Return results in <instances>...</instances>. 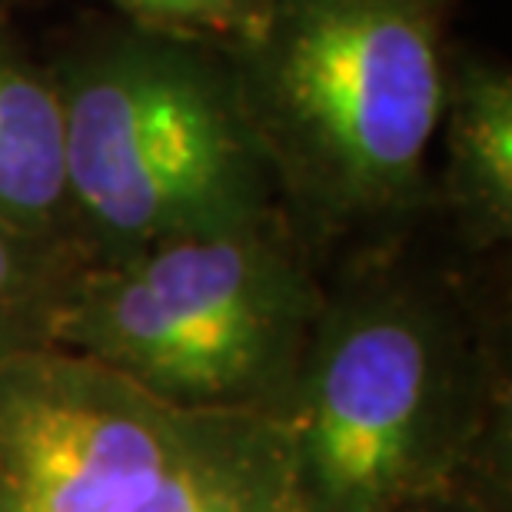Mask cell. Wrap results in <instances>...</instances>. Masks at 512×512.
Here are the masks:
<instances>
[{
    "mask_svg": "<svg viewBox=\"0 0 512 512\" xmlns=\"http://www.w3.org/2000/svg\"><path fill=\"white\" fill-rule=\"evenodd\" d=\"M396 240L353 250L290 403L306 512H393L509 456V396L473 300Z\"/></svg>",
    "mask_w": 512,
    "mask_h": 512,
    "instance_id": "obj_1",
    "label": "cell"
},
{
    "mask_svg": "<svg viewBox=\"0 0 512 512\" xmlns=\"http://www.w3.org/2000/svg\"><path fill=\"white\" fill-rule=\"evenodd\" d=\"M463 0H270L227 47L276 207L306 247L406 237L433 213L429 153Z\"/></svg>",
    "mask_w": 512,
    "mask_h": 512,
    "instance_id": "obj_2",
    "label": "cell"
},
{
    "mask_svg": "<svg viewBox=\"0 0 512 512\" xmlns=\"http://www.w3.org/2000/svg\"><path fill=\"white\" fill-rule=\"evenodd\" d=\"M47 67L74 233L94 263L280 213L223 44L124 20L74 30Z\"/></svg>",
    "mask_w": 512,
    "mask_h": 512,
    "instance_id": "obj_3",
    "label": "cell"
},
{
    "mask_svg": "<svg viewBox=\"0 0 512 512\" xmlns=\"http://www.w3.org/2000/svg\"><path fill=\"white\" fill-rule=\"evenodd\" d=\"M326 273L283 213L90 263L54 343L183 409L290 413Z\"/></svg>",
    "mask_w": 512,
    "mask_h": 512,
    "instance_id": "obj_4",
    "label": "cell"
},
{
    "mask_svg": "<svg viewBox=\"0 0 512 512\" xmlns=\"http://www.w3.org/2000/svg\"><path fill=\"white\" fill-rule=\"evenodd\" d=\"M210 409L40 346L0 360V512H137Z\"/></svg>",
    "mask_w": 512,
    "mask_h": 512,
    "instance_id": "obj_5",
    "label": "cell"
},
{
    "mask_svg": "<svg viewBox=\"0 0 512 512\" xmlns=\"http://www.w3.org/2000/svg\"><path fill=\"white\" fill-rule=\"evenodd\" d=\"M436 137L443 170L433 180V210L469 253L512 237V70L479 50L453 47Z\"/></svg>",
    "mask_w": 512,
    "mask_h": 512,
    "instance_id": "obj_6",
    "label": "cell"
},
{
    "mask_svg": "<svg viewBox=\"0 0 512 512\" xmlns=\"http://www.w3.org/2000/svg\"><path fill=\"white\" fill-rule=\"evenodd\" d=\"M0 220L27 237L77 243L64 173V117L47 57L0 7ZM80 247V243H77Z\"/></svg>",
    "mask_w": 512,
    "mask_h": 512,
    "instance_id": "obj_7",
    "label": "cell"
},
{
    "mask_svg": "<svg viewBox=\"0 0 512 512\" xmlns=\"http://www.w3.org/2000/svg\"><path fill=\"white\" fill-rule=\"evenodd\" d=\"M137 512H306L290 413L210 409Z\"/></svg>",
    "mask_w": 512,
    "mask_h": 512,
    "instance_id": "obj_8",
    "label": "cell"
},
{
    "mask_svg": "<svg viewBox=\"0 0 512 512\" xmlns=\"http://www.w3.org/2000/svg\"><path fill=\"white\" fill-rule=\"evenodd\" d=\"M94 263L77 243H50L0 220V360L57 346V320Z\"/></svg>",
    "mask_w": 512,
    "mask_h": 512,
    "instance_id": "obj_9",
    "label": "cell"
},
{
    "mask_svg": "<svg viewBox=\"0 0 512 512\" xmlns=\"http://www.w3.org/2000/svg\"><path fill=\"white\" fill-rule=\"evenodd\" d=\"M130 24L233 47L250 40L270 14V0H110Z\"/></svg>",
    "mask_w": 512,
    "mask_h": 512,
    "instance_id": "obj_10",
    "label": "cell"
},
{
    "mask_svg": "<svg viewBox=\"0 0 512 512\" xmlns=\"http://www.w3.org/2000/svg\"><path fill=\"white\" fill-rule=\"evenodd\" d=\"M393 512H509V456L406 499Z\"/></svg>",
    "mask_w": 512,
    "mask_h": 512,
    "instance_id": "obj_11",
    "label": "cell"
}]
</instances>
